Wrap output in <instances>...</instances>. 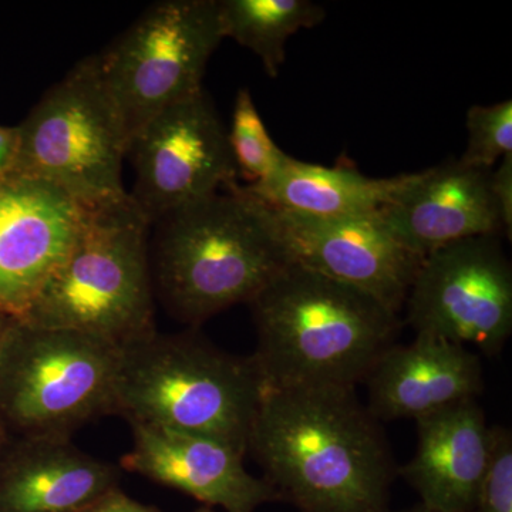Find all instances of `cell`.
<instances>
[{
    "label": "cell",
    "instance_id": "3957f363",
    "mask_svg": "<svg viewBox=\"0 0 512 512\" xmlns=\"http://www.w3.org/2000/svg\"><path fill=\"white\" fill-rule=\"evenodd\" d=\"M158 225V293L192 328L251 302L291 265L271 208L239 184L170 212Z\"/></svg>",
    "mask_w": 512,
    "mask_h": 512
},
{
    "label": "cell",
    "instance_id": "5bb4252c",
    "mask_svg": "<svg viewBox=\"0 0 512 512\" xmlns=\"http://www.w3.org/2000/svg\"><path fill=\"white\" fill-rule=\"evenodd\" d=\"M491 171L458 161L421 171L379 212L380 220L403 248L421 259L454 242L504 234Z\"/></svg>",
    "mask_w": 512,
    "mask_h": 512
},
{
    "label": "cell",
    "instance_id": "ac0fdd59",
    "mask_svg": "<svg viewBox=\"0 0 512 512\" xmlns=\"http://www.w3.org/2000/svg\"><path fill=\"white\" fill-rule=\"evenodd\" d=\"M417 174L372 178L348 167H323L289 157L284 167L244 190L274 210L315 217L379 214L416 181Z\"/></svg>",
    "mask_w": 512,
    "mask_h": 512
},
{
    "label": "cell",
    "instance_id": "d6986e66",
    "mask_svg": "<svg viewBox=\"0 0 512 512\" xmlns=\"http://www.w3.org/2000/svg\"><path fill=\"white\" fill-rule=\"evenodd\" d=\"M218 6L224 39L251 50L271 77L281 72L289 37L315 28L326 16L311 0H218Z\"/></svg>",
    "mask_w": 512,
    "mask_h": 512
},
{
    "label": "cell",
    "instance_id": "4fadbf2b",
    "mask_svg": "<svg viewBox=\"0 0 512 512\" xmlns=\"http://www.w3.org/2000/svg\"><path fill=\"white\" fill-rule=\"evenodd\" d=\"M130 426L134 443L121 457L123 470L227 512H255L261 505L279 500L271 484L248 473L245 456L227 444L161 427Z\"/></svg>",
    "mask_w": 512,
    "mask_h": 512
},
{
    "label": "cell",
    "instance_id": "d4e9b609",
    "mask_svg": "<svg viewBox=\"0 0 512 512\" xmlns=\"http://www.w3.org/2000/svg\"><path fill=\"white\" fill-rule=\"evenodd\" d=\"M18 151V127L0 126V181L8 177Z\"/></svg>",
    "mask_w": 512,
    "mask_h": 512
},
{
    "label": "cell",
    "instance_id": "484cf974",
    "mask_svg": "<svg viewBox=\"0 0 512 512\" xmlns=\"http://www.w3.org/2000/svg\"><path fill=\"white\" fill-rule=\"evenodd\" d=\"M16 318L10 316L9 313L0 311V345H2L3 339H5L6 333L12 323L15 322Z\"/></svg>",
    "mask_w": 512,
    "mask_h": 512
},
{
    "label": "cell",
    "instance_id": "7a4b0ae2",
    "mask_svg": "<svg viewBox=\"0 0 512 512\" xmlns=\"http://www.w3.org/2000/svg\"><path fill=\"white\" fill-rule=\"evenodd\" d=\"M248 305L266 389H355L400 329L369 293L292 264Z\"/></svg>",
    "mask_w": 512,
    "mask_h": 512
},
{
    "label": "cell",
    "instance_id": "8992f818",
    "mask_svg": "<svg viewBox=\"0 0 512 512\" xmlns=\"http://www.w3.org/2000/svg\"><path fill=\"white\" fill-rule=\"evenodd\" d=\"M128 137L96 57L77 63L18 126L9 175L55 185L86 210L124 200Z\"/></svg>",
    "mask_w": 512,
    "mask_h": 512
},
{
    "label": "cell",
    "instance_id": "ffe728a7",
    "mask_svg": "<svg viewBox=\"0 0 512 512\" xmlns=\"http://www.w3.org/2000/svg\"><path fill=\"white\" fill-rule=\"evenodd\" d=\"M228 140L238 174L248 185L268 180L289 158L269 136L248 89L239 90L235 99Z\"/></svg>",
    "mask_w": 512,
    "mask_h": 512
},
{
    "label": "cell",
    "instance_id": "52a82bcc",
    "mask_svg": "<svg viewBox=\"0 0 512 512\" xmlns=\"http://www.w3.org/2000/svg\"><path fill=\"white\" fill-rule=\"evenodd\" d=\"M121 346L16 319L0 345V419L25 437H70L113 414Z\"/></svg>",
    "mask_w": 512,
    "mask_h": 512
},
{
    "label": "cell",
    "instance_id": "44dd1931",
    "mask_svg": "<svg viewBox=\"0 0 512 512\" xmlns=\"http://www.w3.org/2000/svg\"><path fill=\"white\" fill-rule=\"evenodd\" d=\"M467 147L458 163L493 170L512 154V101L493 106H473L467 111Z\"/></svg>",
    "mask_w": 512,
    "mask_h": 512
},
{
    "label": "cell",
    "instance_id": "9a60e30c",
    "mask_svg": "<svg viewBox=\"0 0 512 512\" xmlns=\"http://www.w3.org/2000/svg\"><path fill=\"white\" fill-rule=\"evenodd\" d=\"M367 410L377 421L412 419L466 400L484 390V367L474 350L439 336L416 333L393 345L366 379Z\"/></svg>",
    "mask_w": 512,
    "mask_h": 512
},
{
    "label": "cell",
    "instance_id": "277c9868",
    "mask_svg": "<svg viewBox=\"0 0 512 512\" xmlns=\"http://www.w3.org/2000/svg\"><path fill=\"white\" fill-rule=\"evenodd\" d=\"M265 392L251 356L229 355L197 332L156 330L121 346L113 414L208 437L245 456Z\"/></svg>",
    "mask_w": 512,
    "mask_h": 512
},
{
    "label": "cell",
    "instance_id": "30bf717a",
    "mask_svg": "<svg viewBox=\"0 0 512 512\" xmlns=\"http://www.w3.org/2000/svg\"><path fill=\"white\" fill-rule=\"evenodd\" d=\"M128 154L136 173L128 194L151 224L238 184L227 128L205 90L148 121Z\"/></svg>",
    "mask_w": 512,
    "mask_h": 512
},
{
    "label": "cell",
    "instance_id": "5b68a950",
    "mask_svg": "<svg viewBox=\"0 0 512 512\" xmlns=\"http://www.w3.org/2000/svg\"><path fill=\"white\" fill-rule=\"evenodd\" d=\"M151 222L131 200L87 210L79 234L22 322L128 345L156 332Z\"/></svg>",
    "mask_w": 512,
    "mask_h": 512
},
{
    "label": "cell",
    "instance_id": "7c38bea8",
    "mask_svg": "<svg viewBox=\"0 0 512 512\" xmlns=\"http://www.w3.org/2000/svg\"><path fill=\"white\" fill-rule=\"evenodd\" d=\"M86 208L55 185L0 181V311L20 319L72 248Z\"/></svg>",
    "mask_w": 512,
    "mask_h": 512
},
{
    "label": "cell",
    "instance_id": "8fae6325",
    "mask_svg": "<svg viewBox=\"0 0 512 512\" xmlns=\"http://www.w3.org/2000/svg\"><path fill=\"white\" fill-rule=\"evenodd\" d=\"M271 210L289 264L360 289L400 312L421 258L392 237L379 214L315 217Z\"/></svg>",
    "mask_w": 512,
    "mask_h": 512
},
{
    "label": "cell",
    "instance_id": "4316f807",
    "mask_svg": "<svg viewBox=\"0 0 512 512\" xmlns=\"http://www.w3.org/2000/svg\"><path fill=\"white\" fill-rule=\"evenodd\" d=\"M399 512H447V511H440V510H434V508L426 507V505L423 504H417L416 507L409 508V510H403Z\"/></svg>",
    "mask_w": 512,
    "mask_h": 512
},
{
    "label": "cell",
    "instance_id": "cb8c5ba5",
    "mask_svg": "<svg viewBox=\"0 0 512 512\" xmlns=\"http://www.w3.org/2000/svg\"><path fill=\"white\" fill-rule=\"evenodd\" d=\"M83 512H161L153 505L138 503L119 487L111 488L90 504Z\"/></svg>",
    "mask_w": 512,
    "mask_h": 512
},
{
    "label": "cell",
    "instance_id": "9c48e42d",
    "mask_svg": "<svg viewBox=\"0 0 512 512\" xmlns=\"http://www.w3.org/2000/svg\"><path fill=\"white\" fill-rule=\"evenodd\" d=\"M404 305L414 332L498 355L512 333V269L500 235L424 256Z\"/></svg>",
    "mask_w": 512,
    "mask_h": 512
},
{
    "label": "cell",
    "instance_id": "2e32d148",
    "mask_svg": "<svg viewBox=\"0 0 512 512\" xmlns=\"http://www.w3.org/2000/svg\"><path fill=\"white\" fill-rule=\"evenodd\" d=\"M417 446L399 474L421 504L473 512L490 456L491 427L477 400L451 404L416 420Z\"/></svg>",
    "mask_w": 512,
    "mask_h": 512
},
{
    "label": "cell",
    "instance_id": "e0dca14e",
    "mask_svg": "<svg viewBox=\"0 0 512 512\" xmlns=\"http://www.w3.org/2000/svg\"><path fill=\"white\" fill-rule=\"evenodd\" d=\"M119 481L70 437H25L0 463V512H83Z\"/></svg>",
    "mask_w": 512,
    "mask_h": 512
},
{
    "label": "cell",
    "instance_id": "83f0119b",
    "mask_svg": "<svg viewBox=\"0 0 512 512\" xmlns=\"http://www.w3.org/2000/svg\"><path fill=\"white\" fill-rule=\"evenodd\" d=\"M3 441H5V429H3V420L0 419V450H2Z\"/></svg>",
    "mask_w": 512,
    "mask_h": 512
},
{
    "label": "cell",
    "instance_id": "603a6c76",
    "mask_svg": "<svg viewBox=\"0 0 512 512\" xmlns=\"http://www.w3.org/2000/svg\"><path fill=\"white\" fill-rule=\"evenodd\" d=\"M491 190L501 217H503L504 234L511 238L512 234V154L505 156L491 171Z\"/></svg>",
    "mask_w": 512,
    "mask_h": 512
},
{
    "label": "cell",
    "instance_id": "ba28073f",
    "mask_svg": "<svg viewBox=\"0 0 512 512\" xmlns=\"http://www.w3.org/2000/svg\"><path fill=\"white\" fill-rule=\"evenodd\" d=\"M222 40L218 0H164L94 56L128 147L157 114L204 90L205 70Z\"/></svg>",
    "mask_w": 512,
    "mask_h": 512
},
{
    "label": "cell",
    "instance_id": "7402d4cb",
    "mask_svg": "<svg viewBox=\"0 0 512 512\" xmlns=\"http://www.w3.org/2000/svg\"><path fill=\"white\" fill-rule=\"evenodd\" d=\"M473 512H512V434L491 427L490 456Z\"/></svg>",
    "mask_w": 512,
    "mask_h": 512
},
{
    "label": "cell",
    "instance_id": "6da1fadb",
    "mask_svg": "<svg viewBox=\"0 0 512 512\" xmlns=\"http://www.w3.org/2000/svg\"><path fill=\"white\" fill-rule=\"evenodd\" d=\"M248 453L301 512H392V453L353 387L266 389Z\"/></svg>",
    "mask_w": 512,
    "mask_h": 512
},
{
    "label": "cell",
    "instance_id": "f1b7e54d",
    "mask_svg": "<svg viewBox=\"0 0 512 512\" xmlns=\"http://www.w3.org/2000/svg\"><path fill=\"white\" fill-rule=\"evenodd\" d=\"M197 512H214L211 507H207V505H202L200 510H197Z\"/></svg>",
    "mask_w": 512,
    "mask_h": 512
}]
</instances>
